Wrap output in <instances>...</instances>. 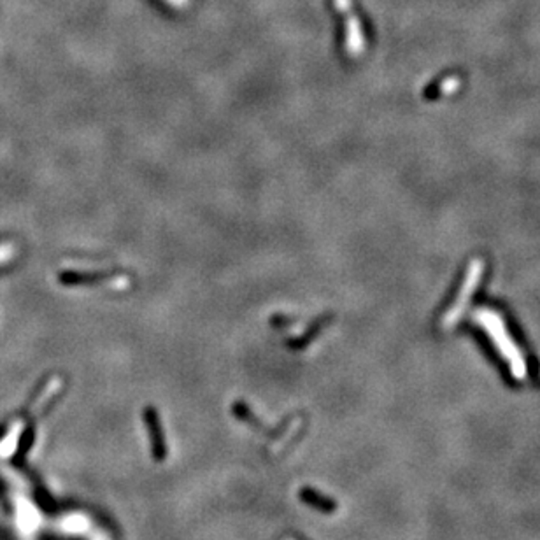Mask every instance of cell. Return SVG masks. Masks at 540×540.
<instances>
[{
  "instance_id": "6da1fadb",
  "label": "cell",
  "mask_w": 540,
  "mask_h": 540,
  "mask_svg": "<svg viewBox=\"0 0 540 540\" xmlns=\"http://www.w3.org/2000/svg\"><path fill=\"white\" fill-rule=\"evenodd\" d=\"M62 279L67 281L68 284H92V281H100V284L111 288V290H127V288L130 286V277H128L127 274L70 272L63 274Z\"/></svg>"
},
{
  "instance_id": "7a4b0ae2",
  "label": "cell",
  "mask_w": 540,
  "mask_h": 540,
  "mask_svg": "<svg viewBox=\"0 0 540 540\" xmlns=\"http://www.w3.org/2000/svg\"><path fill=\"white\" fill-rule=\"evenodd\" d=\"M333 6L337 7V11L345 14V48L351 55H358L363 51L365 44H363V32L360 28L358 20H356V14L351 13V4L349 0H333Z\"/></svg>"
},
{
  "instance_id": "3957f363",
  "label": "cell",
  "mask_w": 540,
  "mask_h": 540,
  "mask_svg": "<svg viewBox=\"0 0 540 540\" xmlns=\"http://www.w3.org/2000/svg\"><path fill=\"white\" fill-rule=\"evenodd\" d=\"M146 421H147V428H149V434H151V442H153L154 456H157L158 460H161L165 456V442H164V435H161L158 414L154 412L153 409H147L146 410Z\"/></svg>"
},
{
  "instance_id": "277c9868",
  "label": "cell",
  "mask_w": 540,
  "mask_h": 540,
  "mask_svg": "<svg viewBox=\"0 0 540 540\" xmlns=\"http://www.w3.org/2000/svg\"><path fill=\"white\" fill-rule=\"evenodd\" d=\"M300 496L304 502H307L309 505L316 507V509L325 510V513H332V510H336V503H333L329 496L319 495V493L314 491V489H307V488L302 489Z\"/></svg>"
}]
</instances>
